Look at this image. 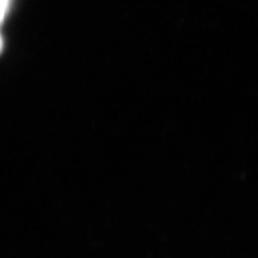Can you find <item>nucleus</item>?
Segmentation results:
<instances>
[{"label": "nucleus", "instance_id": "nucleus-1", "mask_svg": "<svg viewBox=\"0 0 258 258\" xmlns=\"http://www.w3.org/2000/svg\"><path fill=\"white\" fill-rule=\"evenodd\" d=\"M12 0H1V21L3 22L6 15L8 14Z\"/></svg>", "mask_w": 258, "mask_h": 258}]
</instances>
